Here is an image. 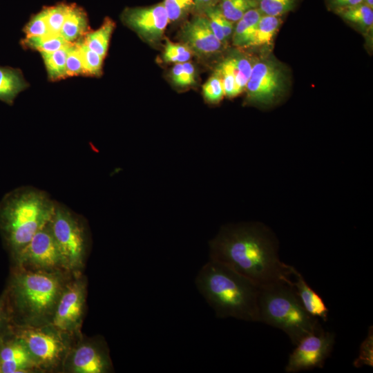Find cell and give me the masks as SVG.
Instances as JSON below:
<instances>
[{"label": "cell", "instance_id": "34", "mask_svg": "<svg viewBox=\"0 0 373 373\" xmlns=\"http://www.w3.org/2000/svg\"><path fill=\"white\" fill-rule=\"evenodd\" d=\"M202 94L205 102L212 105L219 104L223 99L224 94L222 82L216 73L203 85Z\"/></svg>", "mask_w": 373, "mask_h": 373}, {"label": "cell", "instance_id": "12", "mask_svg": "<svg viewBox=\"0 0 373 373\" xmlns=\"http://www.w3.org/2000/svg\"><path fill=\"white\" fill-rule=\"evenodd\" d=\"M335 343V334L323 328L303 338L289 356L285 372L294 373L322 368Z\"/></svg>", "mask_w": 373, "mask_h": 373}, {"label": "cell", "instance_id": "22", "mask_svg": "<svg viewBox=\"0 0 373 373\" xmlns=\"http://www.w3.org/2000/svg\"><path fill=\"white\" fill-rule=\"evenodd\" d=\"M204 13L215 36L222 44L226 42L233 33V22L223 15L218 5L207 8Z\"/></svg>", "mask_w": 373, "mask_h": 373}, {"label": "cell", "instance_id": "15", "mask_svg": "<svg viewBox=\"0 0 373 373\" xmlns=\"http://www.w3.org/2000/svg\"><path fill=\"white\" fill-rule=\"evenodd\" d=\"M40 372L23 342L15 334L0 343V373Z\"/></svg>", "mask_w": 373, "mask_h": 373}, {"label": "cell", "instance_id": "35", "mask_svg": "<svg viewBox=\"0 0 373 373\" xmlns=\"http://www.w3.org/2000/svg\"><path fill=\"white\" fill-rule=\"evenodd\" d=\"M24 32L26 37L50 35L46 19V7L30 19L24 28Z\"/></svg>", "mask_w": 373, "mask_h": 373}, {"label": "cell", "instance_id": "13", "mask_svg": "<svg viewBox=\"0 0 373 373\" xmlns=\"http://www.w3.org/2000/svg\"><path fill=\"white\" fill-rule=\"evenodd\" d=\"M122 19L125 25L151 44L160 41L169 21L163 3L126 8L122 14Z\"/></svg>", "mask_w": 373, "mask_h": 373}, {"label": "cell", "instance_id": "25", "mask_svg": "<svg viewBox=\"0 0 373 373\" xmlns=\"http://www.w3.org/2000/svg\"><path fill=\"white\" fill-rule=\"evenodd\" d=\"M228 58L232 66L238 96L245 90L253 64L249 58L241 55H231Z\"/></svg>", "mask_w": 373, "mask_h": 373}, {"label": "cell", "instance_id": "37", "mask_svg": "<svg viewBox=\"0 0 373 373\" xmlns=\"http://www.w3.org/2000/svg\"><path fill=\"white\" fill-rule=\"evenodd\" d=\"M84 74L80 53L75 42L69 47L66 61V75L74 76Z\"/></svg>", "mask_w": 373, "mask_h": 373}, {"label": "cell", "instance_id": "8", "mask_svg": "<svg viewBox=\"0 0 373 373\" xmlns=\"http://www.w3.org/2000/svg\"><path fill=\"white\" fill-rule=\"evenodd\" d=\"M12 259L15 267L69 272L52 234L50 222L39 229Z\"/></svg>", "mask_w": 373, "mask_h": 373}, {"label": "cell", "instance_id": "6", "mask_svg": "<svg viewBox=\"0 0 373 373\" xmlns=\"http://www.w3.org/2000/svg\"><path fill=\"white\" fill-rule=\"evenodd\" d=\"M14 334L26 345L40 372H62L64 361L80 336L61 332L52 324L15 327Z\"/></svg>", "mask_w": 373, "mask_h": 373}, {"label": "cell", "instance_id": "5", "mask_svg": "<svg viewBox=\"0 0 373 373\" xmlns=\"http://www.w3.org/2000/svg\"><path fill=\"white\" fill-rule=\"evenodd\" d=\"M258 307V322L283 330L294 345L322 329L318 318L305 310L289 284L277 283L260 287Z\"/></svg>", "mask_w": 373, "mask_h": 373}, {"label": "cell", "instance_id": "23", "mask_svg": "<svg viewBox=\"0 0 373 373\" xmlns=\"http://www.w3.org/2000/svg\"><path fill=\"white\" fill-rule=\"evenodd\" d=\"M281 17L262 15L259 19L251 47L270 45L278 32Z\"/></svg>", "mask_w": 373, "mask_h": 373}, {"label": "cell", "instance_id": "32", "mask_svg": "<svg viewBox=\"0 0 373 373\" xmlns=\"http://www.w3.org/2000/svg\"><path fill=\"white\" fill-rule=\"evenodd\" d=\"M296 0H257L258 8L262 15L279 16L291 10Z\"/></svg>", "mask_w": 373, "mask_h": 373}, {"label": "cell", "instance_id": "14", "mask_svg": "<svg viewBox=\"0 0 373 373\" xmlns=\"http://www.w3.org/2000/svg\"><path fill=\"white\" fill-rule=\"evenodd\" d=\"M181 38L192 52L200 57L220 51L223 44L215 36L205 15H198L182 28Z\"/></svg>", "mask_w": 373, "mask_h": 373}, {"label": "cell", "instance_id": "33", "mask_svg": "<svg viewBox=\"0 0 373 373\" xmlns=\"http://www.w3.org/2000/svg\"><path fill=\"white\" fill-rule=\"evenodd\" d=\"M163 5L169 21H177L184 18L195 8L193 0H164Z\"/></svg>", "mask_w": 373, "mask_h": 373}, {"label": "cell", "instance_id": "40", "mask_svg": "<svg viewBox=\"0 0 373 373\" xmlns=\"http://www.w3.org/2000/svg\"><path fill=\"white\" fill-rule=\"evenodd\" d=\"M329 3L334 9H336L362 3L363 0H329Z\"/></svg>", "mask_w": 373, "mask_h": 373}, {"label": "cell", "instance_id": "27", "mask_svg": "<svg viewBox=\"0 0 373 373\" xmlns=\"http://www.w3.org/2000/svg\"><path fill=\"white\" fill-rule=\"evenodd\" d=\"M223 15L237 22L248 10L258 8L257 0H220L218 5Z\"/></svg>", "mask_w": 373, "mask_h": 373}, {"label": "cell", "instance_id": "1", "mask_svg": "<svg viewBox=\"0 0 373 373\" xmlns=\"http://www.w3.org/2000/svg\"><path fill=\"white\" fill-rule=\"evenodd\" d=\"M209 246V259L228 267L260 288L277 283L292 285V266L280 260L278 240L262 223L222 226Z\"/></svg>", "mask_w": 373, "mask_h": 373}, {"label": "cell", "instance_id": "9", "mask_svg": "<svg viewBox=\"0 0 373 373\" xmlns=\"http://www.w3.org/2000/svg\"><path fill=\"white\" fill-rule=\"evenodd\" d=\"M285 83V75L279 64L272 59L260 60L253 64L245 88V102L260 107L273 106L283 96Z\"/></svg>", "mask_w": 373, "mask_h": 373}, {"label": "cell", "instance_id": "31", "mask_svg": "<svg viewBox=\"0 0 373 373\" xmlns=\"http://www.w3.org/2000/svg\"><path fill=\"white\" fill-rule=\"evenodd\" d=\"M191 50L184 44H175L166 39L163 59L167 63H184L189 61L191 57Z\"/></svg>", "mask_w": 373, "mask_h": 373}, {"label": "cell", "instance_id": "19", "mask_svg": "<svg viewBox=\"0 0 373 373\" xmlns=\"http://www.w3.org/2000/svg\"><path fill=\"white\" fill-rule=\"evenodd\" d=\"M88 28V17L85 10L73 3L59 35L68 43H73L83 35Z\"/></svg>", "mask_w": 373, "mask_h": 373}, {"label": "cell", "instance_id": "17", "mask_svg": "<svg viewBox=\"0 0 373 373\" xmlns=\"http://www.w3.org/2000/svg\"><path fill=\"white\" fill-rule=\"evenodd\" d=\"M262 13L258 8L246 12L237 21L232 33L233 44L238 48L251 47L257 25Z\"/></svg>", "mask_w": 373, "mask_h": 373}, {"label": "cell", "instance_id": "26", "mask_svg": "<svg viewBox=\"0 0 373 373\" xmlns=\"http://www.w3.org/2000/svg\"><path fill=\"white\" fill-rule=\"evenodd\" d=\"M25 46L39 52H51L61 48L69 43L60 35H48L43 37H26L23 40Z\"/></svg>", "mask_w": 373, "mask_h": 373}, {"label": "cell", "instance_id": "4", "mask_svg": "<svg viewBox=\"0 0 373 373\" xmlns=\"http://www.w3.org/2000/svg\"><path fill=\"white\" fill-rule=\"evenodd\" d=\"M55 204L37 190L19 189L3 198L0 203V232L12 258L50 222Z\"/></svg>", "mask_w": 373, "mask_h": 373}, {"label": "cell", "instance_id": "36", "mask_svg": "<svg viewBox=\"0 0 373 373\" xmlns=\"http://www.w3.org/2000/svg\"><path fill=\"white\" fill-rule=\"evenodd\" d=\"M14 325L4 291L0 295V343L14 334Z\"/></svg>", "mask_w": 373, "mask_h": 373}, {"label": "cell", "instance_id": "3", "mask_svg": "<svg viewBox=\"0 0 373 373\" xmlns=\"http://www.w3.org/2000/svg\"><path fill=\"white\" fill-rule=\"evenodd\" d=\"M195 283L218 318L258 322L260 287L247 278L209 259L200 269Z\"/></svg>", "mask_w": 373, "mask_h": 373}, {"label": "cell", "instance_id": "30", "mask_svg": "<svg viewBox=\"0 0 373 373\" xmlns=\"http://www.w3.org/2000/svg\"><path fill=\"white\" fill-rule=\"evenodd\" d=\"M215 73L221 79L224 96L229 98L237 97L232 66L228 57L220 63Z\"/></svg>", "mask_w": 373, "mask_h": 373}, {"label": "cell", "instance_id": "42", "mask_svg": "<svg viewBox=\"0 0 373 373\" xmlns=\"http://www.w3.org/2000/svg\"><path fill=\"white\" fill-rule=\"evenodd\" d=\"M363 3L373 9V0H363Z\"/></svg>", "mask_w": 373, "mask_h": 373}, {"label": "cell", "instance_id": "29", "mask_svg": "<svg viewBox=\"0 0 373 373\" xmlns=\"http://www.w3.org/2000/svg\"><path fill=\"white\" fill-rule=\"evenodd\" d=\"M72 6L73 3L61 2L52 6L46 7V19L50 34L59 35Z\"/></svg>", "mask_w": 373, "mask_h": 373}, {"label": "cell", "instance_id": "10", "mask_svg": "<svg viewBox=\"0 0 373 373\" xmlns=\"http://www.w3.org/2000/svg\"><path fill=\"white\" fill-rule=\"evenodd\" d=\"M86 281L73 274L66 283L57 305L51 324L74 336H81L86 302Z\"/></svg>", "mask_w": 373, "mask_h": 373}, {"label": "cell", "instance_id": "20", "mask_svg": "<svg viewBox=\"0 0 373 373\" xmlns=\"http://www.w3.org/2000/svg\"><path fill=\"white\" fill-rule=\"evenodd\" d=\"M115 26V23L111 18H105L98 29L86 34L83 40L84 44L104 59Z\"/></svg>", "mask_w": 373, "mask_h": 373}, {"label": "cell", "instance_id": "7", "mask_svg": "<svg viewBox=\"0 0 373 373\" xmlns=\"http://www.w3.org/2000/svg\"><path fill=\"white\" fill-rule=\"evenodd\" d=\"M50 225L66 269L73 274H80L87 249L84 226L68 209L57 204Z\"/></svg>", "mask_w": 373, "mask_h": 373}, {"label": "cell", "instance_id": "28", "mask_svg": "<svg viewBox=\"0 0 373 373\" xmlns=\"http://www.w3.org/2000/svg\"><path fill=\"white\" fill-rule=\"evenodd\" d=\"M81 55L82 64L86 75L98 76L102 73L103 58L90 49L84 42L79 40L75 42Z\"/></svg>", "mask_w": 373, "mask_h": 373}, {"label": "cell", "instance_id": "38", "mask_svg": "<svg viewBox=\"0 0 373 373\" xmlns=\"http://www.w3.org/2000/svg\"><path fill=\"white\" fill-rule=\"evenodd\" d=\"M372 327H370L367 336L361 345L358 357L354 362L355 367H359L364 365L372 366Z\"/></svg>", "mask_w": 373, "mask_h": 373}, {"label": "cell", "instance_id": "2", "mask_svg": "<svg viewBox=\"0 0 373 373\" xmlns=\"http://www.w3.org/2000/svg\"><path fill=\"white\" fill-rule=\"evenodd\" d=\"M72 275L14 267L3 290L14 327L51 324L60 296Z\"/></svg>", "mask_w": 373, "mask_h": 373}, {"label": "cell", "instance_id": "11", "mask_svg": "<svg viewBox=\"0 0 373 373\" xmlns=\"http://www.w3.org/2000/svg\"><path fill=\"white\" fill-rule=\"evenodd\" d=\"M113 372L109 350L100 337L81 335L72 346L64 363L62 372L110 373Z\"/></svg>", "mask_w": 373, "mask_h": 373}, {"label": "cell", "instance_id": "18", "mask_svg": "<svg viewBox=\"0 0 373 373\" xmlns=\"http://www.w3.org/2000/svg\"><path fill=\"white\" fill-rule=\"evenodd\" d=\"M28 84L18 69L0 66V100L12 104Z\"/></svg>", "mask_w": 373, "mask_h": 373}, {"label": "cell", "instance_id": "21", "mask_svg": "<svg viewBox=\"0 0 373 373\" xmlns=\"http://www.w3.org/2000/svg\"><path fill=\"white\" fill-rule=\"evenodd\" d=\"M336 13L343 19L358 26L366 31L373 25V9L364 3L335 9Z\"/></svg>", "mask_w": 373, "mask_h": 373}, {"label": "cell", "instance_id": "41", "mask_svg": "<svg viewBox=\"0 0 373 373\" xmlns=\"http://www.w3.org/2000/svg\"><path fill=\"white\" fill-rule=\"evenodd\" d=\"M218 0H193L195 3V8L197 10H202L207 8L216 5V1Z\"/></svg>", "mask_w": 373, "mask_h": 373}, {"label": "cell", "instance_id": "39", "mask_svg": "<svg viewBox=\"0 0 373 373\" xmlns=\"http://www.w3.org/2000/svg\"><path fill=\"white\" fill-rule=\"evenodd\" d=\"M195 82V71L193 65L189 61L182 63V70L177 86H188Z\"/></svg>", "mask_w": 373, "mask_h": 373}, {"label": "cell", "instance_id": "16", "mask_svg": "<svg viewBox=\"0 0 373 373\" xmlns=\"http://www.w3.org/2000/svg\"><path fill=\"white\" fill-rule=\"evenodd\" d=\"M291 273L295 278L292 286L305 310L312 316L327 321L329 309L322 298L308 285L301 274L293 266Z\"/></svg>", "mask_w": 373, "mask_h": 373}, {"label": "cell", "instance_id": "24", "mask_svg": "<svg viewBox=\"0 0 373 373\" xmlns=\"http://www.w3.org/2000/svg\"><path fill=\"white\" fill-rule=\"evenodd\" d=\"M71 44L69 43L61 48L51 52H40L50 80H58L66 77V61Z\"/></svg>", "mask_w": 373, "mask_h": 373}]
</instances>
